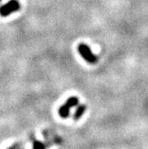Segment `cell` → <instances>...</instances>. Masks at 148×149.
Returning a JSON list of instances; mask_svg holds the SVG:
<instances>
[{
    "instance_id": "1",
    "label": "cell",
    "mask_w": 148,
    "mask_h": 149,
    "mask_svg": "<svg viewBox=\"0 0 148 149\" xmlns=\"http://www.w3.org/2000/svg\"><path fill=\"white\" fill-rule=\"evenodd\" d=\"M78 50L79 55L83 57V59L85 61H87L88 63H91V64H95L97 63L98 61V57L97 56H95L92 53L90 47L88 46H87L86 44H79L78 47Z\"/></svg>"
},
{
    "instance_id": "8",
    "label": "cell",
    "mask_w": 148,
    "mask_h": 149,
    "mask_svg": "<svg viewBox=\"0 0 148 149\" xmlns=\"http://www.w3.org/2000/svg\"><path fill=\"white\" fill-rule=\"evenodd\" d=\"M0 2H1V0H0Z\"/></svg>"
},
{
    "instance_id": "2",
    "label": "cell",
    "mask_w": 148,
    "mask_h": 149,
    "mask_svg": "<svg viewBox=\"0 0 148 149\" xmlns=\"http://www.w3.org/2000/svg\"><path fill=\"white\" fill-rule=\"evenodd\" d=\"M21 5L18 0H9V1L0 7V15L2 16H8L10 13L18 11Z\"/></svg>"
},
{
    "instance_id": "4",
    "label": "cell",
    "mask_w": 148,
    "mask_h": 149,
    "mask_svg": "<svg viewBox=\"0 0 148 149\" xmlns=\"http://www.w3.org/2000/svg\"><path fill=\"white\" fill-rule=\"evenodd\" d=\"M70 109H71V108L68 107V106H67V105L64 104L63 105H62V106L59 108V115H60L62 118H63V119L68 118L69 115H70Z\"/></svg>"
},
{
    "instance_id": "6",
    "label": "cell",
    "mask_w": 148,
    "mask_h": 149,
    "mask_svg": "<svg viewBox=\"0 0 148 149\" xmlns=\"http://www.w3.org/2000/svg\"><path fill=\"white\" fill-rule=\"evenodd\" d=\"M32 148L33 149H46V146L40 141H34Z\"/></svg>"
},
{
    "instance_id": "3",
    "label": "cell",
    "mask_w": 148,
    "mask_h": 149,
    "mask_svg": "<svg viewBox=\"0 0 148 149\" xmlns=\"http://www.w3.org/2000/svg\"><path fill=\"white\" fill-rule=\"evenodd\" d=\"M86 109H87V106L85 104H81V105H79L78 108L76 109L75 113H74V116H73V119L75 120H78L81 118V116L84 114V113L86 112Z\"/></svg>"
},
{
    "instance_id": "7",
    "label": "cell",
    "mask_w": 148,
    "mask_h": 149,
    "mask_svg": "<svg viewBox=\"0 0 148 149\" xmlns=\"http://www.w3.org/2000/svg\"><path fill=\"white\" fill-rule=\"evenodd\" d=\"M8 149H19V148H17L16 146H12V147H10V148H8Z\"/></svg>"
},
{
    "instance_id": "5",
    "label": "cell",
    "mask_w": 148,
    "mask_h": 149,
    "mask_svg": "<svg viewBox=\"0 0 148 149\" xmlns=\"http://www.w3.org/2000/svg\"><path fill=\"white\" fill-rule=\"evenodd\" d=\"M65 104L68 107H70V108H72L73 106H76V105L79 104V98L76 97H70V98H68L66 100Z\"/></svg>"
}]
</instances>
